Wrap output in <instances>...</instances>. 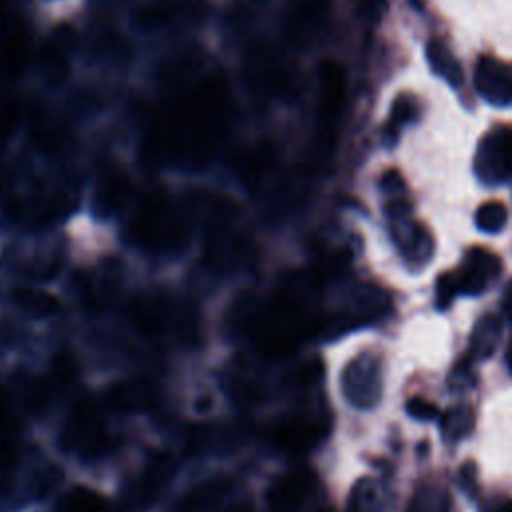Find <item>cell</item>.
Instances as JSON below:
<instances>
[{
    "label": "cell",
    "mask_w": 512,
    "mask_h": 512,
    "mask_svg": "<svg viewBox=\"0 0 512 512\" xmlns=\"http://www.w3.org/2000/svg\"><path fill=\"white\" fill-rule=\"evenodd\" d=\"M330 22V0H282L276 18L278 44L288 52L310 50L328 36Z\"/></svg>",
    "instance_id": "1"
},
{
    "label": "cell",
    "mask_w": 512,
    "mask_h": 512,
    "mask_svg": "<svg viewBox=\"0 0 512 512\" xmlns=\"http://www.w3.org/2000/svg\"><path fill=\"white\" fill-rule=\"evenodd\" d=\"M338 388L346 404L358 410L372 408L382 390L380 362L372 352H360L346 360L338 374Z\"/></svg>",
    "instance_id": "2"
},
{
    "label": "cell",
    "mask_w": 512,
    "mask_h": 512,
    "mask_svg": "<svg viewBox=\"0 0 512 512\" xmlns=\"http://www.w3.org/2000/svg\"><path fill=\"white\" fill-rule=\"evenodd\" d=\"M476 172L488 182H504L512 176V128H496L488 132L476 154Z\"/></svg>",
    "instance_id": "3"
},
{
    "label": "cell",
    "mask_w": 512,
    "mask_h": 512,
    "mask_svg": "<svg viewBox=\"0 0 512 512\" xmlns=\"http://www.w3.org/2000/svg\"><path fill=\"white\" fill-rule=\"evenodd\" d=\"M410 206L404 200L388 204V216L392 220V238L398 250L410 262H424L432 254V238L428 230L414 220H408Z\"/></svg>",
    "instance_id": "4"
},
{
    "label": "cell",
    "mask_w": 512,
    "mask_h": 512,
    "mask_svg": "<svg viewBox=\"0 0 512 512\" xmlns=\"http://www.w3.org/2000/svg\"><path fill=\"white\" fill-rule=\"evenodd\" d=\"M318 80H320V124L322 132H326V138L332 142L334 124L342 112L344 94H346V72L340 66V62L326 58L318 66Z\"/></svg>",
    "instance_id": "5"
},
{
    "label": "cell",
    "mask_w": 512,
    "mask_h": 512,
    "mask_svg": "<svg viewBox=\"0 0 512 512\" xmlns=\"http://www.w3.org/2000/svg\"><path fill=\"white\" fill-rule=\"evenodd\" d=\"M502 270L500 258L486 250L484 246H472L464 258L458 270H454V280L458 294L476 296L484 292L494 278H498Z\"/></svg>",
    "instance_id": "6"
},
{
    "label": "cell",
    "mask_w": 512,
    "mask_h": 512,
    "mask_svg": "<svg viewBox=\"0 0 512 512\" xmlns=\"http://www.w3.org/2000/svg\"><path fill=\"white\" fill-rule=\"evenodd\" d=\"M474 86L482 98L492 104L512 102V68H506L494 56H480L474 70Z\"/></svg>",
    "instance_id": "7"
},
{
    "label": "cell",
    "mask_w": 512,
    "mask_h": 512,
    "mask_svg": "<svg viewBox=\"0 0 512 512\" xmlns=\"http://www.w3.org/2000/svg\"><path fill=\"white\" fill-rule=\"evenodd\" d=\"M500 318L496 314H484L476 324L470 334V346H468V356L472 360H484L494 354L498 340H500Z\"/></svg>",
    "instance_id": "8"
},
{
    "label": "cell",
    "mask_w": 512,
    "mask_h": 512,
    "mask_svg": "<svg viewBox=\"0 0 512 512\" xmlns=\"http://www.w3.org/2000/svg\"><path fill=\"white\" fill-rule=\"evenodd\" d=\"M346 512H384V488L378 480L362 476L348 494Z\"/></svg>",
    "instance_id": "9"
},
{
    "label": "cell",
    "mask_w": 512,
    "mask_h": 512,
    "mask_svg": "<svg viewBox=\"0 0 512 512\" xmlns=\"http://www.w3.org/2000/svg\"><path fill=\"white\" fill-rule=\"evenodd\" d=\"M426 58L430 68L442 76L450 86H460L464 74L462 66L456 60V56L450 52V48L444 44L442 38H430L426 44Z\"/></svg>",
    "instance_id": "10"
},
{
    "label": "cell",
    "mask_w": 512,
    "mask_h": 512,
    "mask_svg": "<svg viewBox=\"0 0 512 512\" xmlns=\"http://www.w3.org/2000/svg\"><path fill=\"white\" fill-rule=\"evenodd\" d=\"M406 512H450V494L438 484L424 482L414 490Z\"/></svg>",
    "instance_id": "11"
},
{
    "label": "cell",
    "mask_w": 512,
    "mask_h": 512,
    "mask_svg": "<svg viewBox=\"0 0 512 512\" xmlns=\"http://www.w3.org/2000/svg\"><path fill=\"white\" fill-rule=\"evenodd\" d=\"M474 422H476L474 410L466 404H456L448 408V412L442 416V422H440L442 438L446 442H458L474 430Z\"/></svg>",
    "instance_id": "12"
},
{
    "label": "cell",
    "mask_w": 512,
    "mask_h": 512,
    "mask_svg": "<svg viewBox=\"0 0 512 512\" xmlns=\"http://www.w3.org/2000/svg\"><path fill=\"white\" fill-rule=\"evenodd\" d=\"M418 116V104L410 94H398L390 108V118L384 128V140L388 146H394V142L400 136V128L408 122L416 120Z\"/></svg>",
    "instance_id": "13"
},
{
    "label": "cell",
    "mask_w": 512,
    "mask_h": 512,
    "mask_svg": "<svg viewBox=\"0 0 512 512\" xmlns=\"http://www.w3.org/2000/svg\"><path fill=\"white\" fill-rule=\"evenodd\" d=\"M508 220V210L502 202L498 200H488L484 202L478 210H476V226L482 230V232H488V234H494V232H500L504 228Z\"/></svg>",
    "instance_id": "14"
},
{
    "label": "cell",
    "mask_w": 512,
    "mask_h": 512,
    "mask_svg": "<svg viewBox=\"0 0 512 512\" xmlns=\"http://www.w3.org/2000/svg\"><path fill=\"white\" fill-rule=\"evenodd\" d=\"M472 358L466 354L462 358H458V362L454 364L450 376H448V386L452 390H466L468 386H472L476 382L474 378V370H472Z\"/></svg>",
    "instance_id": "15"
},
{
    "label": "cell",
    "mask_w": 512,
    "mask_h": 512,
    "mask_svg": "<svg viewBox=\"0 0 512 512\" xmlns=\"http://www.w3.org/2000/svg\"><path fill=\"white\" fill-rule=\"evenodd\" d=\"M458 294V288H456V280H454V272H444L438 276V282H436V306L440 310L448 308L454 300V296Z\"/></svg>",
    "instance_id": "16"
},
{
    "label": "cell",
    "mask_w": 512,
    "mask_h": 512,
    "mask_svg": "<svg viewBox=\"0 0 512 512\" xmlns=\"http://www.w3.org/2000/svg\"><path fill=\"white\" fill-rule=\"evenodd\" d=\"M406 410H408V414H410L412 418H416V420H434V418L440 416L436 404H432V402H428V400H424V398H420V396L410 398V400L406 402Z\"/></svg>",
    "instance_id": "17"
},
{
    "label": "cell",
    "mask_w": 512,
    "mask_h": 512,
    "mask_svg": "<svg viewBox=\"0 0 512 512\" xmlns=\"http://www.w3.org/2000/svg\"><path fill=\"white\" fill-rule=\"evenodd\" d=\"M380 186L384 192H390V194H398L404 190V178L398 170L390 168L382 174V180H380Z\"/></svg>",
    "instance_id": "18"
},
{
    "label": "cell",
    "mask_w": 512,
    "mask_h": 512,
    "mask_svg": "<svg viewBox=\"0 0 512 512\" xmlns=\"http://www.w3.org/2000/svg\"><path fill=\"white\" fill-rule=\"evenodd\" d=\"M458 482H460L462 490H466L468 494L476 492V466H474V462H466V464L460 466Z\"/></svg>",
    "instance_id": "19"
},
{
    "label": "cell",
    "mask_w": 512,
    "mask_h": 512,
    "mask_svg": "<svg viewBox=\"0 0 512 512\" xmlns=\"http://www.w3.org/2000/svg\"><path fill=\"white\" fill-rule=\"evenodd\" d=\"M480 512H512V498L508 496H492L484 500Z\"/></svg>",
    "instance_id": "20"
},
{
    "label": "cell",
    "mask_w": 512,
    "mask_h": 512,
    "mask_svg": "<svg viewBox=\"0 0 512 512\" xmlns=\"http://www.w3.org/2000/svg\"><path fill=\"white\" fill-rule=\"evenodd\" d=\"M360 4V8L370 14V16H376L380 10H382V0H356Z\"/></svg>",
    "instance_id": "21"
},
{
    "label": "cell",
    "mask_w": 512,
    "mask_h": 512,
    "mask_svg": "<svg viewBox=\"0 0 512 512\" xmlns=\"http://www.w3.org/2000/svg\"><path fill=\"white\" fill-rule=\"evenodd\" d=\"M502 308H504V312H506V316L510 318V322H512V282L506 286V290H504V300H502Z\"/></svg>",
    "instance_id": "22"
},
{
    "label": "cell",
    "mask_w": 512,
    "mask_h": 512,
    "mask_svg": "<svg viewBox=\"0 0 512 512\" xmlns=\"http://www.w3.org/2000/svg\"><path fill=\"white\" fill-rule=\"evenodd\" d=\"M240 2L252 6V8H256V10H260V12H266V10H270L272 4H276L278 0H240Z\"/></svg>",
    "instance_id": "23"
},
{
    "label": "cell",
    "mask_w": 512,
    "mask_h": 512,
    "mask_svg": "<svg viewBox=\"0 0 512 512\" xmlns=\"http://www.w3.org/2000/svg\"><path fill=\"white\" fill-rule=\"evenodd\" d=\"M508 368H510V372H512V344H510V348H508Z\"/></svg>",
    "instance_id": "24"
},
{
    "label": "cell",
    "mask_w": 512,
    "mask_h": 512,
    "mask_svg": "<svg viewBox=\"0 0 512 512\" xmlns=\"http://www.w3.org/2000/svg\"><path fill=\"white\" fill-rule=\"evenodd\" d=\"M140 512H158V510H140Z\"/></svg>",
    "instance_id": "25"
}]
</instances>
